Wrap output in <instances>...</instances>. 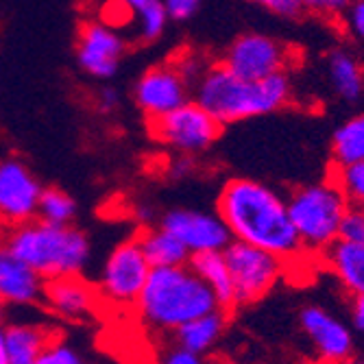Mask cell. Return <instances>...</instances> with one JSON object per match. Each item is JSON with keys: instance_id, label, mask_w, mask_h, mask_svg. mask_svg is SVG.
<instances>
[{"instance_id": "obj_37", "label": "cell", "mask_w": 364, "mask_h": 364, "mask_svg": "<svg viewBox=\"0 0 364 364\" xmlns=\"http://www.w3.org/2000/svg\"><path fill=\"white\" fill-rule=\"evenodd\" d=\"M0 364H9L7 362V345H5V327H0Z\"/></svg>"}, {"instance_id": "obj_16", "label": "cell", "mask_w": 364, "mask_h": 364, "mask_svg": "<svg viewBox=\"0 0 364 364\" xmlns=\"http://www.w3.org/2000/svg\"><path fill=\"white\" fill-rule=\"evenodd\" d=\"M318 257L351 296L364 294V242L336 238Z\"/></svg>"}, {"instance_id": "obj_19", "label": "cell", "mask_w": 364, "mask_h": 364, "mask_svg": "<svg viewBox=\"0 0 364 364\" xmlns=\"http://www.w3.org/2000/svg\"><path fill=\"white\" fill-rule=\"evenodd\" d=\"M227 316L229 312L223 308H214L201 316H196L175 329V338L177 345L194 351L196 355L208 353L223 336L225 327H227Z\"/></svg>"}, {"instance_id": "obj_7", "label": "cell", "mask_w": 364, "mask_h": 364, "mask_svg": "<svg viewBox=\"0 0 364 364\" xmlns=\"http://www.w3.org/2000/svg\"><path fill=\"white\" fill-rule=\"evenodd\" d=\"M149 124L155 140L183 155L208 151L223 134V124L196 101H186L168 114L151 118Z\"/></svg>"}, {"instance_id": "obj_9", "label": "cell", "mask_w": 364, "mask_h": 364, "mask_svg": "<svg viewBox=\"0 0 364 364\" xmlns=\"http://www.w3.org/2000/svg\"><path fill=\"white\" fill-rule=\"evenodd\" d=\"M151 264L136 240L122 242L105 262L101 273V292L116 306H136L149 279Z\"/></svg>"}, {"instance_id": "obj_20", "label": "cell", "mask_w": 364, "mask_h": 364, "mask_svg": "<svg viewBox=\"0 0 364 364\" xmlns=\"http://www.w3.org/2000/svg\"><path fill=\"white\" fill-rule=\"evenodd\" d=\"M138 242L142 247L144 257L151 264V269L153 267H181V264H188L192 255L188 247L164 227L144 231L142 236H138Z\"/></svg>"}, {"instance_id": "obj_1", "label": "cell", "mask_w": 364, "mask_h": 364, "mask_svg": "<svg viewBox=\"0 0 364 364\" xmlns=\"http://www.w3.org/2000/svg\"><path fill=\"white\" fill-rule=\"evenodd\" d=\"M216 212L234 240L267 249L288 264L308 255L296 236L284 198L255 179H231L223 186Z\"/></svg>"}, {"instance_id": "obj_38", "label": "cell", "mask_w": 364, "mask_h": 364, "mask_svg": "<svg viewBox=\"0 0 364 364\" xmlns=\"http://www.w3.org/2000/svg\"><path fill=\"white\" fill-rule=\"evenodd\" d=\"M5 314V299H3V294H0V318H3Z\"/></svg>"}, {"instance_id": "obj_14", "label": "cell", "mask_w": 364, "mask_h": 364, "mask_svg": "<svg viewBox=\"0 0 364 364\" xmlns=\"http://www.w3.org/2000/svg\"><path fill=\"white\" fill-rule=\"evenodd\" d=\"M124 44L116 31L107 24L90 22L81 28L79 36V63L81 68L98 79H109L120 63Z\"/></svg>"}, {"instance_id": "obj_29", "label": "cell", "mask_w": 364, "mask_h": 364, "mask_svg": "<svg viewBox=\"0 0 364 364\" xmlns=\"http://www.w3.org/2000/svg\"><path fill=\"white\" fill-rule=\"evenodd\" d=\"M79 362L81 358L73 347L63 343H53V341L46 345V349L38 358V364H79Z\"/></svg>"}, {"instance_id": "obj_17", "label": "cell", "mask_w": 364, "mask_h": 364, "mask_svg": "<svg viewBox=\"0 0 364 364\" xmlns=\"http://www.w3.org/2000/svg\"><path fill=\"white\" fill-rule=\"evenodd\" d=\"M44 299L61 316L79 318L92 312L94 290L77 275H61L44 282Z\"/></svg>"}, {"instance_id": "obj_33", "label": "cell", "mask_w": 364, "mask_h": 364, "mask_svg": "<svg viewBox=\"0 0 364 364\" xmlns=\"http://www.w3.org/2000/svg\"><path fill=\"white\" fill-rule=\"evenodd\" d=\"M168 364H196L198 360H201V355H196L194 351H190V349H186V347H175V349H171L168 351V355L164 358Z\"/></svg>"}, {"instance_id": "obj_3", "label": "cell", "mask_w": 364, "mask_h": 364, "mask_svg": "<svg viewBox=\"0 0 364 364\" xmlns=\"http://www.w3.org/2000/svg\"><path fill=\"white\" fill-rule=\"evenodd\" d=\"M136 308L142 323L155 332H175L179 325L218 308V301L212 288L181 264L153 267Z\"/></svg>"}, {"instance_id": "obj_18", "label": "cell", "mask_w": 364, "mask_h": 364, "mask_svg": "<svg viewBox=\"0 0 364 364\" xmlns=\"http://www.w3.org/2000/svg\"><path fill=\"white\" fill-rule=\"evenodd\" d=\"M188 267L201 277L214 292L218 308L231 312L236 308V294H234V282L227 267V259L223 251H201L192 253L188 259Z\"/></svg>"}, {"instance_id": "obj_32", "label": "cell", "mask_w": 364, "mask_h": 364, "mask_svg": "<svg viewBox=\"0 0 364 364\" xmlns=\"http://www.w3.org/2000/svg\"><path fill=\"white\" fill-rule=\"evenodd\" d=\"M164 7H166L168 18L173 20H188L192 18L198 7H201V0H164Z\"/></svg>"}, {"instance_id": "obj_12", "label": "cell", "mask_w": 364, "mask_h": 364, "mask_svg": "<svg viewBox=\"0 0 364 364\" xmlns=\"http://www.w3.org/2000/svg\"><path fill=\"white\" fill-rule=\"evenodd\" d=\"M299 323L323 362H349L353 358V336L334 314L310 306L301 310Z\"/></svg>"}, {"instance_id": "obj_31", "label": "cell", "mask_w": 364, "mask_h": 364, "mask_svg": "<svg viewBox=\"0 0 364 364\" xmlns=\"http://www.w3.org/2000/svg\"><path fill=\"white\" fill-rule=\"evenodd\" d=\"M341 20L345 22L347 33L358 40H364V0H355Z\"/></svg>"}, {"instance_id": "obj_13", "label": "cell", "mask_w": 364, "mask_h": 364, "mask_svg": "<svg viewBox=\"0 0 364 364\" xmlns=\"http://www.w3.org/2000/svg\"><path fill=\"white\" fill-rule=\"evenodd\" d=\"M136 101L149 120L164 116L188 101V83L175 65H157L138 81Z\"/></svg>"}, {"instance_id": "obj_8", "label": "cell", "mask_w": 364, "mask_h": 364, "mask_svg": "<svg viewBox=\"0 0 364 364\" xmlns=\"http://www.w3.org/2000/svg\"><path fill=\"white\" fill-rule=\"evenodd\" d=\"M292 59L290 48L262 33H245L231 44L220 63L234 75L255 81L277 73H284Z\"/></svg>"}, {"instance_id": "obj_30", "label": "cell", "mask_w": 364, "mask_h": 364, "mask_svg": "<svg viewBox=\"0 0 364 364\" xmlns=\"http://www.w3.org/2000/svg\"><path fill=\"white\" fill-rule=\"evenodd\" d=\"M251 3L264 7L267 11L282 18H299L304 9V0H251Z\"/></svg>"}, {"instance_id": "obj_23", "label": "cell", "mask_w": 364, "mask_h": 364, "mask_svg": "<svg viewBox=\"0 0 364 364\" xmlns=\"http://www.w3.org/2000/svg\"><path fill=\"white\" fill-rule=\"evenodd\" d=\"M334 166L364 161V114L343 122L332 138Z\"/></svg>"}, {"instance_id": "obj_15", "label": "cell", "mask_w": 364, "mask_h": 364, "mask_svg": "<svg viewBox=\"0 0 364 364\" xmlns=\"http://www.w3.org/2000/svg\"><path fill=\"white\" fill-rule=\"evenodd\" d=\"M0 294L5 304L28 306L44 294V277L33 271L7 245H0Z\"/></svg>"}, {"instance_id": "obj_27", "label": "cell", "mask_w": 364, "mask_h": 364, "mask_svg": "<svg viewBox=\"0 0 364 364\" xmlns=\"http://www.w3.org/2000/svg\"><path fill=\"white\" fill-rule=\"evenodd\" d=\"M338 238L347 242H364V208L347 205L338 225Z\"/></svg>"}, {"instance_id": "obj_11", "label": "cell", "mask_w": 364, "mask_h": 364, "mask_svg": "<svg viewBox=\"0 0 364 364\" xmlns=\"http://www.w3.org/2000/svg\"><path fill=\"white\" fill-rule=\"evenodd\" d=\"M42 188L16 159L0 164V218L22 225L38 214Z\"/></svg>"}, {"instance_id": "obj_21", "label": "cell", "mask_w": 364, "mask_h": 364, "mask_svg": "<svg viewBox=\"0 0 364 364\" xmlns=\"http://www.w3.org/2000/svg\"><path fill=\"white\" fill-rule=\"evenodd\" d=\"M327 75L334 92L343 101H358L364 92V70L347 50H332L327 57Z\"/></svg>"}, {"instance_id": "obj_25", "label": "cell", "mask_w": 364, "mask_h": 364, "mask_svg": "<svg viewBox=\"0 0 364 364\" xmlns=\"http://www.w3.org/2000/svg\"><path fill=\"white\" fill-rule=\"evenodd\" d=\"M77 212V205L73 201V196H68L63 190L50 188L42 190L40 194V203H38V214L46 223L55 225H68Z\"/></svg>"}, {"instance_id": "obj_35", "label": "cell", "mask_w": 364, "mask_h": 364, "mask_svg": "<svg viewBox=\"0 0 364 364\" xmlns=\"http://www.w3.org/2000/svg\"><path fill=\"white\" fill-rule=\"evenodd\" d=\"M116 105H118V94H116V90H112V87L103 90L101 96H98V107H101L103 112H112Z\"/></svg>"}, {"instance_id": "obj_22", "label": "cell", "mask_w": 364, "mask_h": 364, "mask_svg": "<svg viewBox=\"0 0 364 364\" xmlns=\"http://www.w3.org/2000/svg\"><path fill=\"white\" fill-rule=\"evenodd\" d=\"M53 338L42 327L14 325L5 329L7 362L9 364H38V358Z\"/></svg>"}, {"instance_id": "obj_6", "label": "cell", "mask_w": 364, "mask_h": 364, "mask_svg": "<svg viewBox=\"0 0 364 364\" xmlns=\"http://www.w3.org/2000/svg\"><path fill=\"white\" fill-rule=\"evenodd\" d=\"M223 253L231 282H234L236 306H247L262 299L282 279L288 267L284 257L242 240H231Z\"/></svg>"}, {"instance_id": "obj_34", "label": "cell", "mask_w": 364, "mask_h": 364, "mask_svg": "<svg viewBox=\"0 0 364 364\" xmlns=\"http://www.w3.org/2000/svg\"><path fill=\"white\" fill-rule=\"evenodd\" d=\"M351 321H353L355 329L364 332V294L353 296V304H351Z\"/></svg>"}, {"instance_id": "obj_26", "label": "cell", "mask_w": 364, "mask_h": 364, "mask_svg": "<svg viewBox=\"0 0 364 364\" xmlns=\"http://www.w3.org/2000/svg\"><path fill=\"white\" fill-rule=\"evenodd\" d=\"M329 177L338 183L351 205L364 208V161L347 164V166H334L332 164V175Z\"/></svg>"}, {"instance_id": "obj_36", "label": "cell", "mask_w": 364, "mask_h": 364, "mask_svg": "<svg viewBox=\"0 0 364 364\" xmlns=\"http://www.w3.org/2000/svg\"><path fill=\"white\" fill-rule=\"evenodd\" d=\"M192 171V159L190 157H183V159H177L175 166H173V175L175 177H183Z\"/></svg>"}, {"instance_id": "obj_4", "label": "cell", "mask_w": 364, "mask_h": 364, "mask_svg": "<svg viewBox=\"0 0 364 364\" xmlns=\"http://www.w3.org/2000/svg\"><path fill=\"white\" fill-rule=\"evenodd\" d=\"M7 247L44 279L81 273L90 255L87 238L79 229L46 220L16 225Z\"/></svg>"}, {"instance_id": "obj_2", "label": "cell", "mask_w": 364, "mask_h": 364, "mask_svg": "<svg viewBox=\"0 0 364 364\" xmlns=\"http://www.w3.org/2000/svg\"><path fill=\"white\" fill-rule=\"evenodd\" d=\"M290 96L292 87L284 73L249 81L227 70L223 63H216L196 81L194 101L225 127L273 114L290 103Z\"/></svg>"}, {"instance_id": "obj_10", "label": "cell", "mask_w": 364, "mask_h": 364, "mask_svg": "<svg viewBox=\"0 0 364 364\" xmlns=\"http://www.w3.org/2000/svg\"><path fill=\"white\" fill-rule=\"evenodd\" d=\"M161 227L179 238L190 253L223 251L234 240L218 212L208 214L198 210H173L161 218Z\"/></svg>"}, {"instance_id": "obj_28", "label": "cell", "mask_w": 364, "mask_h": 364, "mask_svg": "<svg viewBox=\"0 0 364 364\" xmlns=\"http://www.w3.org/2000/svg\"><path fill=\"white\" fill-rule=\"evenodd\" d=\"M353 3L355 0H304V9L325 20H341Z\"/></svg>"}, {"instance_id": "obj_5", "label": "cell", "mask_w": 364, "mask_h": 364, "mask_svg": "<svg viewBox=\"0 0 364 364\" xmlns=\"http://www.w3.org/2000/svg\"><path fill=\"white\" fill-rule=\"evenodd\" d=\"M286 203L296 236L308 255H321L338 238V225L349 205L345 192L332 177L296 188Z\"/></svg>"}, {"instance_id": "obj_24", "label": "cell", "mask_w": 364, "mask_h": 364, "mask_svg": "<svg viewBox=\"0 0 364 364\" xmlns=\"http://www.w3.org/2000/svg\"><path fill=\"white\" fill-rule=\"evenodd\" d=\"M122 3L134 11V18L140 22V36L146 42L157 40L164 26L168 22L166 7H164V0H122Z\"/></svg>"}]
</instances>
